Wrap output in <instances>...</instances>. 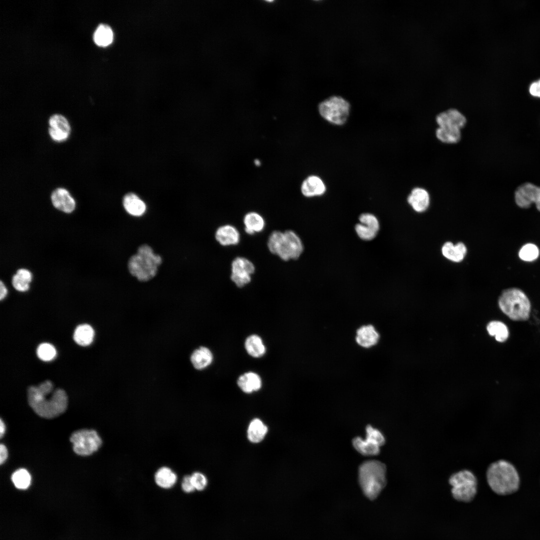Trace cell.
I'll return each instance as SVG.
<instances>
[{"mask_svg":"<svg viewBox=\"0 0 540 540\" xmlns=\"http://www.w3.org/2000/svg\"><path fill=\"white\" fill-rule=\"evenodd\" d=\"M51 392L40 386H31L28 388L29 405L40 416L54 418L64 413L67 408L68 400L66 392L62 389H57L47 398Z\"/></svg>","mask_w":540,"mask_h":540,"instance_id":"1","label":"cell"},{"mask_svg":"<svg viewBox=\"0 0 540 540\" xmlns=\"http://www.w3.org/2000/svg\"><path fill=\"white\" fill-rule=\"evenodd\" d=\"M489 486L495 493L506 495L516 492L520 486V477L515 467L505 460L491 464L486 471Z\"/></svg>","mask_w":540,"mask_h":540,"instance_id":"2","label":"cell"},{"mask_svg":"<svg viewBox=\"0 0 540 540\" xmlns=\"http://www.w3.org/2000/svg\"><path fill=\"white\" fill-rule=\"evenodd\" d=\"M386 465L378 460L364 462L358 468V480L364 494L376 499L386 484Z\"/></svg>","mask_w":540,"mask_h":540,"instance_id":"3","label":"cell"},{"mask_svg":"<svg viewBox=\"0 0 540 540\" xmlns=\"http://www.w3.org/2000/svg\"><path fill=\"white\" fill-rule=\"evenodd\" d=\"M268 246L272 254L284 261L298 258L304 250L300 238L291 230L284 232L278 230L272 232L268 239Z\"/></svg>","mask_w":540,"mask_h":540,"instance_id":"4","label":"cell"},{"mask_svg":"<svg viewBox=\"0 0 540 540\" xmlns=\"http://www.w3.org/2000/svg\"><path fill=\"white\" fill-rule=\"evenodd\" d=\"M498 304L502 312L512 320L525 321L530 317V302L525 293L518 288L504 290L499 297Z\"/></svg>","mask_w":540,"mask_h":540,"instance_id":"5","label":"cell"},{"mask_svg":"<svg viewBox=\"0 0 540 540\" xmlns=\"http://www.w3.org/2000/svg\"><path fill=\"white\" fill-rule=\"evenodd\" d=\"M162 262L161 257L154 254L150 246L143 244L138 248L137 254L130 258L128 268L130 273L138 280L145 282L156 276Z\"/></svg>","mask_w":540,"mask_h":540,"instance_id":"6","label":"cell"},{"mask_svg":"<svg viewBox=\"0 0 540 540\" xmlns=\"http://www.w3.org/2000/svg\"><path fill=\"white\" fill-rule=\"evenodd\" d=\"M448 482L452 486V496L456 500L469 502L474 498L477 492L478 482L471 471L463 470L454 473L449 478Z\"/></svg>","mask_w":540,"mask_h":540,"instance_id":"7","label":"cell"},{"mask_svg":"<svg viewBox=\"0 0 540 540\" xmlns=\"http://www.w3.org/2000/svg\"><path fill=\"white\" fill-rule=\"evenodd\" d=\"M320 116L329 122L342 125L349 115L350 104L340 96H332L322 102L318 106Z\"/></svg>","mask_w":540,"mask_h":540,"instance_id":"8","label":"cell"},{"mask_svg":"<svg viewBox=\"0 0 540 540\" xmlns=\"http://www.w3.org/2000/svg\"><path fill=\"white\" fill-rule=\"evenodd\" d=\"M70 441L74 452L80 456H86L97 451L102 444V440L98 432L93 430L82 429L74 432Z\"/></svg>","mask_w":540,"mask_h":540,"instance_id":"9","label":"cell"},{"mask_svg":"<svg viewBox=\"0 0 540 540\" xmlns=\"http://www.w3.org/2000/svg\"><path fill=\"white\" fill-rule=\"evenodd\" d=\"M254 270V266L251 261L245 258L237 257L232 263L230 278L237 286L242 288L250 282Z\"/></svg>","mask_w":540,"mask_h":540,"instance_id":"10","label":"cell"},{"mask_svg":"<svg viewBox=\"0 0 540 540\" xmlns=\"http://www.w3.org/2000/svg\"><path fill=\"white\" fill-rule=\"evenodd\" d=\"M515 201L519 207L524 208L534 203L540 212V188L530 183L521 185L515 192Z\"/></svg>","mask_w":540,"mask_h":540,"instance_id":"11","label":"cell"},{"mask_svg":"<svg viewBox=\"0 0 540 540\" xmlns=\"http://www.w3.org/2000/svg\"><path fill=\"white\" fill-rule=\"evenodd\" d=\"M360 223L355 226L358 236L362 240H370L374 239L380 230V223L377 218L370 213H364L359 217Z\"/></svg>","mask_w":540,"mask_h":540,"instance_id":"12","label":"cell"},{"mask_svg":"<svg viewBox=\"0 0 540 540\" xmlns=\"http://www.w3.org/2000/svg\"><path fill=\"white\" fill-rule=\"evenodd\" d=\"M70 126L68 120L60 114H52L48 120V134L54 142H60L68 138Z\"/></svg>","mask_w":540,"mask_h":540,"instance_id":"13","label":"cell"},{"mask_svg":"<svg viewBox=\"0 0 540 540\" xmlns=\"http://www.w3.org/2000/svg\"><path fill=\"white\" fill-rule=\"evenodd\" d=\"M436 122L440 128L452 127L460 130L465 126L466 119L460 112L452 108L439 114Z\"/></svg>","mask_w":540,"mask_h":540,"instance_id":"14","label":"cell"},{"mask_svg":"<svg viewBox=\"0 0 540 540\" xmlns=\"http://www.w3.org/2000/svg\"><path fill=\"white\" fill-rule=\"evenodd\" d=\"M51 200L54 208L66 213H71L76 208V202L65 188H58L52 193Z\"/></svg>","mask_w":540,"mask_h":540,"instance_id":"15","label":"cell"},{"mask_svg":"<svg viewBox=\"0 0 540 540\" xmlns=\"http://www.w3.org/2000/svg\"><path fill=\"white\" fill-rule=\"evenodd\" d=\"M380 334L372 324L362 326L356 332V340L361 347L370 348L377 344Z\"/></svg>","mask_w":540,"mask_h":540,"instance_id":"16","label":"cell"},{"mask_svg":"<svg viewBox=\"0 0 540 540\" xmlns=\"http://www.w3.org/2000/svg\"><path fill=\"white\" fill-rule=\"evenodd\" d=\"M407 200L414 211L422 212L426 211L429 206L430 195L424 188H415L408 195Z\"/></svg>","mask_w":540,"mask_h":540,"instance_id":"17","label":"cell"},{"mask_svg":"<svg viewBox=\"0 0 540 540\" xmlns=\"http://www.w3.org/2000/svg\"><path fill=\"white\" fill-rule=\"evenodd\" d=\"M215 238L222 246H233L239 243L240 234L234 226L226 224L220 226L216 230Z\"/></svg>","mask_w":540,"mask_h":540,"instance_id":"18","label":"cell"},{"mask_svg":"<svg viewBox=\"0 0 540 540\" xmlns=\"http://www.w3.org/2000/svg\"><path fill=\"white\" fill-rule=\"evenodd\" d=\"M301 192L306 197L320 196L324 194L326 186L322 180L318 176H310L302 182Z\"/></svg>","mask_w":540,"mask_h":540,"instance_id":"19","label":"cell"},{"mask_svg":"<svg viewBox=\"0 0 540 540\" xmlns=\"http://www.w3.org/2000/svg\"><path fill=\"white\" fill-rule=\"evenodd\" d=\"M443 256L448 260L455 262L462 260L467 252L465 244L459 242L456 244L448 242L444 243L442 248Z\"/></svg>","mask_w":540,"mask_h":540,"instance_id":"20","label":"cell"},{"mask_svg":"<svg viewBox=\"0 0 540 540\" xmlns=\"http://www.w3.org/2000/svg\"><path fill=\"white\" fill-rule=\"evenodd\" d=\"M237 383L240 388L248 394L258 391L262 386L260 377L253 372H248L241 375L238 378Z\"/></svg>","mask_w":540,"mask_h":540,"instance_id":"21","label":"cell"},{"mask_svg":"<svg viewBox=\"0 0 540 540\" xmlns=\"http://www.w3.org/2000/svg\"><path fill=\"white\" fill-rule=\"evenodd\" d=\"M123 205L126 211L134 216L142 215L146 210L144 202L133 193H128L124 196Z\"/></svg>","mask_w":540,"mask_h":540,"instance_id":"22","label":"cell"},{"mask_svg":"<svg viewBox=\"0 0 540 540\" xmlns=\"http://www.w3.org/2000/svg\"><path fill=\"white\" fill-rule=\"evenodd\" d=\"M244 223L245 232L250 235L261 232L265 226L264 218L256 212L246 214L244 218Z\"/></svg>","mask_w":540,"mask_h":540,"instance_id":"23","label":"cell"},{"mask_svg":"<svg viewBox=\"0 0 540 540\" xmlns=\"http://www.w3.org/2000/svg\"><path fill=\"white\" fill-rule=\"evenodd\" d=\"M156 484L160 488H170L174 486L177 480L176 473L170 468L163 466L160 468L154 476Z\"/></svg>","mask_w":540,"mask_h":540,"instance_id":"24","label":"cell"},{"mask_svg":"<svg viewBox=\"0 0 540 540\" xmlns=\"http://www.w3.org/2000/svg\"><path fill=\"white\" fill-rule=\"evenodd\" d=\"M212 359L213 356L210 350L204 346L195 350L190 358L194 366L198 370L206 368L212 363Z\"/></svg>","mask_w":540,"mask_h":540,"instance_id":"25","label":"cell"},{"mask_svg":"<svg viewBox=\"0 0 540 540\" xmlns=\"http://www.w3.org/2000/svg\"><path fill=\"white\" fill-rule=\"evenodd\" d=\"M268 430V427L260 420L254 418L252 420L248 426V438L252 442H260L264 438Z\"/></svg>","mask_w":540,"mask_h":540,"instance_id":"26","label":"cell"},{"mask_svg":"<svg viewBox=\"0 0 540 540\" xmlns=\"http://www.w3.org/2000/svg\"><path fill=\"white\" fill-rule=\"evenodd\" d=\"M244 346L247 352L254 358H260L266 352V347L260 337L256 334L247 338Z\"/></svg>","mask_w":540,"mask_h":540,"instance_id":"27","label":"cell"},{"mask_svg":"<svg viewBox=\"0 0 540 540\" xmlns=\"http://www.w3.org/2000/svg\"><path fill=\"white\" fill-rule=\"evenodd\" d=\"M113 38V32L111 28L106 24H100L93 35L94 42L100 46L110 45L112 42Z\"/></svg>","mask_w":540,"mask_h":540,"instance_id":"28","label":"cell"},{"mask_svg":"<svg viewBox=\"0 0 540 540\" xmlns=\"http://www.w3.org/2000/svg\"><path fill=\"white\" fill-rule=\"evenodd\" d=\"M94 334V330L90 326L83 324L78 326L76 328L74 334V339L78 344L81 346H87L92 342Z\"/></svg>","mask_w":540,"mask_h":540,"instance_id":"29","label":"cell"},{"mask_svg":"<svg viewBox=\"0 0 540 540\" xmlns=\"http://www.w3.org/2000/svg\"><path fill=\"white\" fill-rule=\"evenodd\" d=\"M436 134L439 140L446 144L457 143L461 138L460 130L452 127H438L436 130Z\"/></svg>","mask_w":540,"mask_h":540,"instance_id":"30","label":"cell"},{"mask_svg":"<svg viewBox=\"0 0 540 540\" xmlns=\"http://www.w3.org/2000/svg\"><path fill=\"white\" fill-rule=\"evenodd\" d=\"M32 280V273L28 270L20 268L13 276L12 284L18 291L24 292L28 290L29 284Z\"/></svg>","mask_w":540,"mask_h":540,"instance_id":"31","label":"cell"},{"mask_svg":"<svg viewBox=\"0 0 540 540\" xmlns=\"http://www.w3.org/2000/svg\"><path fill=\"white\" fill-rule=\"evenodd\" d=\"M352 442L354 448L362 455L372 456L377 455L380 452V446L360 437H356Z\"/></svg>","mask_w":540,"mask_h":540,"instance_id":"32","label":"cell"},{"mask_svg":"<svg viewBox=\"0 0 540 540\" xmlns=\"http://www.w3.org/2000/svg\"><path fill=\"white\" fill-rule=\"evenodd\" d=\"M487 330L490 335L494 336L499 342H504L508 338L509 332L506 326L500 321H492L488 323Z\"/></svg>","mask_w":540,"mask_h":540,"instance_id":"33","label":"cell"},{"mask_svg":"<svg viewBox=\"0 0 540 540\" xmlns=\"http://www.w3.org/2000/svg\"><path fill=\"white\" fill-rule=\"evenodd\" d=\"M12 480L17 488L25 490L30 484L31 476L27 470L20 468L12 474Z\"/></svg>","mask_w":540,"mask_h":540,"instance_id":"34","label":"cell"},{"mask_svg":"<svg viewBox=\"0 0 540 540\" xmlns=\"http://www.w3.org/2000/svg\"><path fill=\"white\" fill-rule=\"evenodd\" d=\"M540 250L538 246L533 244H526L522 247L518 252L520 258L524 261L532 262L539 256Z\"/></svg>","mask_w":540,"mask_h":540,"instance_id":"35","label":"cell"},{"mask_svg":"<svg viewBox=\"0 0 540 540\" xmlns=\"http://www.w3.org/2000/svg\"><path fill=\"white\" fill-rule=\"evenodd\" d=\"M36 354L41 360L48 362L53 360L56 357V352L52 344L48 343H42L38 347Z\"/></svg>","mask_w":540,"mask_h":540,"instance_id":"36","label":"cell"},{"mask_svg":"<svg viewBox=\"0 0 540 540\" xmlns=\"http://www.w3.org/2000/svg\"><path fill=\"white\" fill-rule=\"evenodd\" d=\"M366 431V440L380 447L384 444V436L378 429L370 425H368Z\"/></svg>","mask_w":540,"mask_h":540,"instance_id":"37","label":"cell"},{"mask_svg":"<svg viewBox=\"0 0 540 540\" xmlns=\"http://www.w3.org/2000/svg\"><path fill=\"white\" fill-rule=\"evenodd\" d=\"M190 477L195 490L202 491L206 488L208 481L206 477L202 474L196 472L193 473Z\"/></svg>","mask_w":540,"mask_h":540,"instance_id":"38","label":"cell"},{"mask_svg":"<svg viewBox=\"0 0 540 540\" xmlns=\"http://www.w3.org/2000/svg\"><path fill=\"white\" fill-rule=\"evenodd\" d=\"M182 488L186 493H190L195 490L190 476H186L184 478L182 482Z\"/></svg>","mask_w":540,"mask_h":540,"instance_id":"39","label":"cell"},{"mask_svg":"<svg viewBox=\"0 0 540 540\" xmlns=\"http://www.w3.org/2000/svg\"><path fill=\"white\" fill-rule=\"evenodd\" d=\"M530 92L534 96L540 97V80L530 85Z\"/></svg>","mask_w":540,"mask_h":540,"instance_id":"40","label":"cell"},{"mask_svg":"<svg viewBox=\"0 0 540 540\" xmlns=\"http://www.w3.org/2000/svg\"><path fill=\"white\" fill-rule=\"evenodd\" d=\"M8 452L6 446L2 444L0 446V463L2 464L8 458Z\"/></svg>","mask_w":540,"mask_h":540,"instance_id":"41","label":"cell"},{"mask_svg":"<svg viewBox=\"0 0 540 540\" xmlns=\"http://www.w3.org/2000/svg\"><path fill=\"white\" fill-rule=\"evenodd\" d=\"M0 300H2L7 295L8 290L2 281L0 282Z\"/></svg>","mask_w":540,"mask_h":540,"instance_id":"42","label":"cell"},{"mask_svg":"<svg viewBox=\"0 0 540 540\" xmlns=\"http://www.w3.org/2000/svg\"><path fill=\"white\" fill-rule=\"evenodd\" d=\"M6 430V426L4 423L2 422V420H0V436L2 438Z\"/></svg>","mask_w":540,"mask_h":540,"instance_id":"43","label":"cell"},{"mask_svg":"<svg viewBox=\"0 0 540 540\" xmlns=\"http://www.w3.org/2000/svg\"><path fill=\"white\" fill-rule=\"evenodd\" d=\"M254 164L256 166H259L260 165V162L258 160H254Z\"/></svg>","mask_w":540,"mask_h":540,"instance_id":"44","label":"cell"}]
</instances>
